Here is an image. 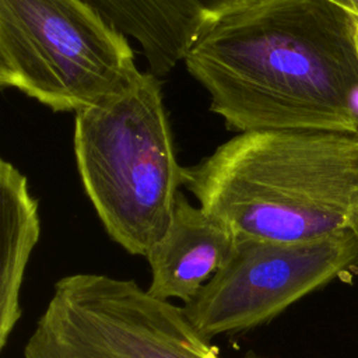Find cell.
I'll return each instance as SVG.
<instances>
[{
	"mask_svg": "<svg viewBox=\"0 0 358 358\" xmlns=\"http://www.w3.org/2000/svg\"><path fill=\"white\" fill-rule=\"evenodd\" d=\"M357 18L330 0H256L183 59L228 130L358 133Z\"/></svg>",
	"mask_w": 358,
	"mask_h": 358,
	"instance_id": "1",
	"label": "cell"
},
{
	"mask_svg": "<svg viewBox=\"0 0 358 358\" xmlns=\"http://www.w3.org/2000/svg\"><path fill=\"white\" fill-rule=\"evenodd\" d=\"M141 71L124 34L85 0H0V85L81 112Z\"/></svg>",
	"mask_w": 358,
	"mask_h": 358,
	"instance_id": "4",
	"label": "cell"
},
{
	"mask_svg": "<svg viewBox=\"0 0 358 358\" xmlns=\"http://www.w3.org/2000/svg\"><path fill=\"white\" fill-rule=\"evenodd\" d=\"M355 43H357V49H358V18L355 21Z\"/></svg>",
	"mask_w": 358,
	"mask_h": 358,
	"instance_id": "11",
	"label": "cell"
},
{
	"mask_svg": "<svg viewBox=\"0 0 358 358\" xmlns=\"http://www.w3.org/2000/svg\"><path fill=\"white\" fill-rule=\"evenodd\" d=\"M0 348L3 350L22 315L24 274L41 235L38 200L31 194L27 178L6 159L0 161Z\"/></svg>",
	"mask_w": 358,
	"mask_h": 358,
	"instance_id": "9",
	"label": "cell"
},
{
	"mask_svg": "<svg viewBox=\"0 0 358 358\" xmlns=\"http://www.w3.org/2000/svg\"><path fill=\"white\" fill-rule=\"evenodd\" d=\"M235 241L224 222L179 192L166 231L145 256L151 268L148 294L190 302L224 266Z\"/></svg>",
	"mask_w": 358,
	"mask_h": 358,
	"instance_id": "8",
	"label": "cell"
},
{
	"mask_svg": "<svg viewBox=\"0 0 358 358\" xmlns=\"http://www.w3.org/2000/svg\"><path fill=\"white\" fill-rule=\"evenodd\" d=\"M134 39L157 77L171 73L218 20L256 0H85Z\"/></svg>",
	"mask_w": 358,
	"mask_h": 358,
	"instance_id": "7",
	"label": "cell"
},
{
	"mask_svg": "<svg viewBox=\"0 0 358 358\" xmlns=\"http://www.w3.org/2000/svg\"><path fill=\"white\" fill-rule=\"evenodd\" d=\"M182 186L236 238L299 242L358 232V133H238L185 166Z\"/></svg>",
	"mask_w": 358,
	"mask_h": 358,
	"instance_id": "2",
	"label": "cell"
},
{
	"mask_svg": "<svg viewBox=\"0 0 358 358\" xmlns=\"http://www.w3.org/2000/svg\"><path fill=\"white\" fill-rule=\"evenodd\" d=\"M358 232H333L299 242L236 238L218 273L182 305L206 340L263 326L351 264Z\"/></svg>",
	"mask_w": 358,
	"mask_h": 358,
	"instance_id": "6",
	"label": "cell"
},
{
	"mask_svg": "<svg viewBox=\"0 0 358 358\" xmlns=\"http://www.w3.org/2000/svg\"><path fill=\"white\" fill-rule=\"evenodd\" d=\"M22 358H222L183 306L130 278L73 273L52 295L25 341ZM243 358H264L249 351Z\"/></svg>",
	"mask_w": 358,
	"mask_h": 358,
	"instance_id": "5",
	"label": "cell"
},
{
	"mask_svg": "<svg viewBox=\"0 0 358 358\" xmlns=\"http://www.w3.org/2000/svg\"><path fill=\"white\" fill-rule=\"evenodd\" d=\"M74 155L109 238L147 256L166 231L182 185L161 84L141 71L127 87L76 113Z\"/></svg>",
	"mask_w": 358,
	"mask_h": 358,
	"instance_id": "3",
	"label": "cell"
},
{
	"mask_svg": "<svg viewBox=\"0 0 358 358\" xmlns=\"http://www.w3.org/2000/svg\"><path fill=\"white\" fill-rule=\"evenodd\" d=\"M330 1L348 10L355 18H358V0H330Z\"/></svg>",
	"mask_w": 358,
	"mask_h": 358,
	"instance_id": "10",
	"label": "cell"
}]
</instances>
